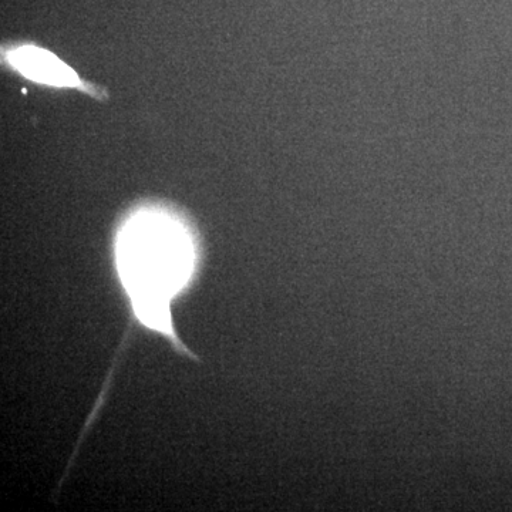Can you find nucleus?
<instances>
[{
  "label": "nucleus",
  "instance_id": "nucleus-1",
  "mask_svg": "<svg viewBox=\"0 0 512 512\" xmlns=\"http://www.w3.org/2000/svg\"><path fill=\"white\" fill-rule=\"evenodd\" d=\"M117 258L130 303H171L191 274L190 242L173 222L161 218H140L128 225Z\"/></svg>",
  "mask_w": 512,
  "mask_h": 512
},
{
  "label": "nucleus",
  "instance_id": "nucleus-2",
  "mask_svg": "<svg viewBox=\"0 0 512 512\" xmlns=\"http://www.w3.org/2000/svg\"><path fill=\"white\" fill-rule=\"evenodd\" d=\"M9 62L33 82L57 87L79 84L76 73L52 53L37 47H22L10 53Z\"/></svg>",
  "mask_w": 512,
  "mask_h": 512
}]
</instances>
